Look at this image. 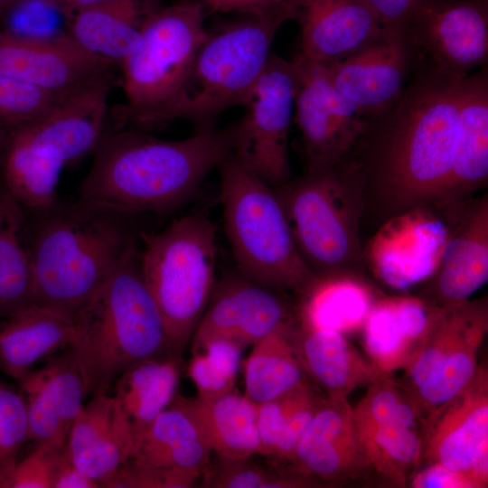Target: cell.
<instances>
[{
	"instance_id": "9c48e42d",
	"label": "cell",
	"mask_w": 488,
	"mask_h": 488,
	"mask_svg": "<svg viewBox=\"0 0 488 488\" xmlns=\"http://www.w3.org/2000/svg\"><path fill=\"white\" fill-rule=\"evenodd\" d=\"M208 33L199 2L150 12L136 48L120 64L125 102L114 108V120L130 129H155L159 114L182 85Z\"/></svg>"
},
{
	"instance_id": "7c38bea8",
	"label": "cell",
	"mask_w": 488,
	"mask_h": 488,
	"mask_svg": "<svg viewBox=\"0 0 488 488\" xmlns=\"http://www.w3.org/2000/svg\"><path fill=\"white\" fill-rule=\"evenodd\" d=\"M451 204L418 206L388 218L368 242L363 260L373 276L395 290L431 278L450 234Z\"/></svg>"
},
{
	"instance_id": "9a60e30c",
	"label": "cell",
	"mask_w": 488,
	"mask_h": 488,
	"mask_svg": "<svg viewBox=\"0 0 488 488\" xmlns=\"http://www.w3.org/2000/svg\"><path fill=\"white\" fill-rule=\"evenodd\" d=\"M421 463L438 464L488 483V376L483 367L456 396L431 411L421 427Z\"/></svg>"
},
{
	"instance_id": "6da1fadb",
	"label": "cell",
	"mask_w": 488,
	"mask_h": 488,
	"mask_svg": "<svg viewBox=\"0 0 488 488\" xmlns=\"http://www.w3.org/2000/svg\"><path fill=\"white\" fill-rule=\"evenodd\" d=\"M463 78L418 61L399 99L371 120L354 150L364 195L371 192L389 217L441 202L453 166Z\"/></svg>"
},
{
	"instance_id": "ac0fdd59",
	"label": "cell",
	"mask_w": 488,
	"mask_h": 488,
	"mask_svg": "<svg viewBox=\"0 0 488 488\" xmlns=\"http://www.w3.org/2000/svg\"><path fill=\"white\" fill-rule=\"evenodd\" d=\"M211 296L192 337V352L217 339L254 345L296 319L275 290L241 275L223 280Z\"/></svg>"
},
{
	"instance_id": "83f0119b",
	"label": "cell",
	"mask_w": 488,
	"mask_h": 488,
	"mask_svg": "<svg viewBox=\"0 0 488 488\" xmlns=\"http://www.w3.org/2000/svg\"><path fill=\"white\" fill-rule=\"evenodd\" d=\"M73 316L59 308L33 303L0 324V370L20 380L34 364L62 346H70Z\"/></svg>"
},
{
	"instance_id": "ba28073f",
	"label": "cell",
	"mask_w": 488,
	"mask_h": 488,
	"mask_svg": "<svg viewBox=\"0 0 488 488\" xmlns=\"http://www.w3.org/2000/svg\"><path fill=\"white\" fill-rule=\"evenodd\" d=\"M140 239L143 277L163 317L172 354L180 357L214 290L215 227L203 215L188 214Z\"/></svg>"
},
{
	"instance_id": "5b68a950",
	"label": "cell",
	"mask_w": 488,
	"mask_h": 488,
	"mask_svg": "<svg viewBox=\"0 0 488 488\" xmlns=\"http://www.w3.org/2000/svg\"><path fill=\"white\" fill-rule=\"evenodd\" d=\"M225 232L240 275L301 294L315 278L295 245L274 188L231 153L218 166Z\"/></svg>"
},
{
	"instance_id": "d590c367",
	"label": "cell",
	"mask_w": 488,
	"mask_h": 488,
	"mask_svg": "<svg viewBox=\"0 0 488 488\" xmlns=\"http://www.w3.org/2000/svg\"><path fill=\"white\" fill-rule=\"evenodd\" d=\"M323 398L317 386L308 380L285 395L258 404L262 455L294 465L297 443Z\"/></svg>"
},
{
	"instance_id": "e575fe53",
	"label": "cell",
	"mask_w": 488,
	"mask_h": 488,
	"mask_svg": "<svg viewBox=\"0 0 488 488\" xmlns=\"http://www.w3.org/2000/svg\"><path fill=\"white\" fill-rule=\"evenodd\" d=\"M116 380L114 397L129 421L135 438L177 394L180 357L143 361L126 370Z\"/></svg>"
},
{
	"instance_id": "7402d4cb",
	"label": "cell",
	"mask_w": 488,
	"mask_h": 488,
	"mask_svg": "<svg viewBox=\"0 0 488 488\" xmlns=\"http://www.w3.org/2000/svg\"><path fill=\"white\" fill-rule=\"evenodd\" d=\"M28 416V441L64 445L86 397L84 382L68 350L20 380Z\"/></svg>"
},
{
	"instance_id": "f35d334b",
	"label": "cell",
	"mask_w": 488,
	"mask_h": 488,
	"mask_svg": "<svg viewBox=\"0 0 488 488\" xmlns=\"http://www.w3.org/2000/svg\"><path fill=\"white\" fill-rule=\"evenodd\" d=\"M218 458L203 472L202 484L211 488H303L319 483L298 471L277 470L250 460Z\"/></svg>"
},
{
	"instance_id": "8fae6325",
	"label": "cell",
	"mask_w": 488,
	"mask_h": 488,
	"mask_svg": "<svg viewBox=\"0 0 488 488\" xmlns=\"http://www.w3.org/2000/svg\"><path fill=\"white\" fill-rule=\"evenodd\" d=\"M293 61L297 70L293 117L305 173L334 168L352 155L371 120L335 89L323 64L297 55Z\"/></svg>"
},
{
	"instance_id": "8992f818",
	"label": "cell",
	"mask_w": 488,
	"mask_h": 488,
	"mask_svg": "<svg viewBox=\"0 0 488 488\" xmlns=\"http://www.w3.org/2000/svg\"><path fill=\"white\" fill-rule=\"evenodd\" d=\"M288 14L244 16L208 33L182 85L159 114L156 128L185 120L196 132L216 128L221 115L242 106L263 71Z\"/></svg>"
},
{
	"instance_id": "30bf717a",
	"label": "cell",
	"mask_w": 488,
	"mask_h": 488,
	"mask_svg": "<svg viewBox=\"0 0 488 488\" xmlns=\"http://www.w3.org/2000/svg\"><path fill=\"white\" fill-rule=\"evenodd\" d=\"M296 86L295 62L270 55L237 120L233 155L272 187L292 179L288 137Z\"/></svg>"
},
{
	"instance_id": "f6af8a7d",
	"label": "cell",
	"mask_w": 488,
	"mask_h": 488,
	"mask_svg": "<svg viewBox=\"0 0 488 488\" xmlns=\"http://www.w3.org/2000/svg\"><path fill=\"white\" fill-rule=\"evenodd\" d=\"M409 484L415 488H481L471 475L438 464L426 465L416 471Z\"/></svg>"
},
{
	"instance_id": "b9f144b4",
	"label": "cell",
	"mask_w": 488,
	"mask_h": 488,
	"mask_svg": "<svg viewBox=\"0 0 488 488\" xmlns=\"http://www.w3.org/2000/svg\"><path fill=\"white\" fill-rule=\"evenodd\" d=\"M65 445L37 444V447L22 461L15 463L14 459L0 464V487L52 488L58 455Z\"/></svg>"
},
{
	"instance_id": "60d3db41",
	"label": "cell",
	"mask_w": 488,
	"mask_h": 488,
	"mask_svg": "<svg viewBox=\"0 0 488 488\" xmlns=\"http://www.w3.org/2000/svg\"><path fill=\"white\" fill-rule=\"evenodd\" d=\"M202 474L183 468H163L129 457L106 481V488H191Z\"/></svg>"
},
{
	"instance_id": "f907efd6",
	"label": "cell",
	"mask_w": 488,
	"mask_h": 488,
	"mask_svg": "<svg viewBox=\"0 0 488 488\" xmlns=\"http://www.w3.org/2000/svg\"><path fill=\"white\" fill-rule=\"evenodd\" d=\"M5 0H0V10H1V8H2L4 3H5Z\"/></svg>"
},
{
	"instance_id": "cb8c5ba5",
	"label": "cell",
	"mask_w": 488,
	"mask_h": 488,
	"mask_svg": "<svg viewBox=\"0 0 488 488\" xmlns=\"http://www.w3.org/2000/svg\"><path fill=\"white\" fill-rule=\"evenodd\" d=\"M439 306L408 296L378 298L361 327L369 360L386 375L405 370L421 349Z\"/></svg>"
},
{
	"instance_id": "d6a6232c",
	"label": "cell",
	"mask_w": 488,
	"mask_h": 488,
	"mask_svg": "<svg viewBox=\"0 0 488 488\" xmlns=\"http://www.w3.org/2000/svg\"><path fill=\"white\" fill-rule=\"evenodd\" d=\"M218 458L243 459L262 455L258 404L235 390L205 400L187 398Z\"/></svg>"
},
{
	"instance_id": "f546056e",
	"label": "cell",
	"mask_w": 488,
	"mask_h": 488,
	"mask_svg": "<svg viewBox=\"0 0 488 488\" xmlns=\"http://www.w3.org/2000/svg\"><path fill=\"white\" fill-rule=\"evenodd\" d=\"M155 9L142 0H109L75 12L67 33L86 51L120 65L136 48L144 19Z\"/></svg>"
},
{
	"instance_id": "ee69618b",
	"label": "cell",
	"mask_w": 488,
	"mask_h": 488,
	"mask_svg": "<svg viewBox=\"0 0 488 488\" xmlns=\"http://www.w3.org/2000/svg\"><path fill=\"white\" fill-rule=\"evenodd\" d=\"M214 13L239 14L244 16H269L288 14L293 20V0H202Z\"/></svg>"
},
{
	"instance_id": "e0dca14e",
	"label": "cell",
	"mask_w": 488,
	"mask_h": 488,
	"mask_svg": "<svg viewBox=\"0 0 488 488\" xmlns=\"http://www.w3.org/2000/svg\"><path fill=\"white\" fill-rule=\"evenodd\" d=\"M417 62L405 35L388 31L352 54L323 65L335 89L372 120L399 99Z\"/></svg>"
},
{
	"instance_id": "7dc6e473",
	"label": "cell",
	"mask_w": 488,
	"mask_h": 488,
	"mask_svg": "<svg viewBox=\"0 0 488 488\" xmlns=\"http://www.w3.org/2000/svg\"><path fill=\"white\" fill-rule=\"evenodd\" d=\"M99 484L84 474L72 462L67 443L56 462L52 488H99Z\"/></svg>"
},
{
	"instance_id": "603a6c76",
	"label": "cell",
	"mask_w": 488,
	"mask_h": 488,
	"mask_svg": "<svg viewBox=\"0 0 488 488\" xmlns=\"http://www.w3.org/2000/svg\"><path fill=\"white\" fill-rule=\"evenodd\" d=\"M133 441L131 425L114 395L97 392L82 405L67 447L74 465L101 487L129 458Z\"/></svg>"
},
{
	"instance_id": "3957f363",
	"label": "cell",
	"mask_w": 488,
	"mask_h": 488,
	"mask_svg": "<svg viewBox=\"0 0 488 488\" xmlns=\"http://www.w3.org/2000/svg\"><path fill=\"white\" fill-rule=\"evenodd\" d=\"M27 211L36 303L72 316L138 246L128 215L79 201Z\"/></svg>"
},
{
	"instance_id": "4fadbf2b",
	"label": "cell",
	"mask_w": 488,
	"mask_h": 488,
	"mask_svg": "<svg viewBox=\"0 0 488 488\" xmlns=\"http://www.w3.org/2000/svg\"><path fill=\"white\" fill-rule=\"evenodd\" d=\"M113 83L111 74L67 93L44 117L14 129L13 140L38 164L61 173L96 148Z\"/></svg>"
},
{
	"instance_id": "484cf974",
	"label": "cell",
	"mask_w": 488,
	"mask_h": 488,
	"mask_svg": "<svg viewBox=\"0 0 488 488\" xmlns=\"http://www.w3.org/2000/svg\"><path fill=\"white\" fill-rule=\"evenodd\" d=\"M212 453L209 439L187 398L173 401L134 438L131 458L163 468H183L202 474Z\"/></svg>"
},
{
	"instance_id": "5bb4252c",
	"label": "cell",
	"mask_w": 488,
	"mask_h": 488,
	"mask_svg": "<svg viewBox=\"0 0 488 488\" xmlns=\"http://www.w3.org/2000/svg\"><path fill=\"white\" fill-rule=\"evenodd\" d=\"M402 33L418 61L465 77L487 64L488 0H423Z\"/></svg>"
},
{
	"instance_id": "d4e9b609",
	"label": "cell",
	"mask_w": 488,
	"mask_h": 488,
	"mask_svg": "<svg viewBox=\"0 0 488 488\" xmlns=\"http://www.w3.org/2000/svg\"><path fill=\"white\" fill-rule=\"evenodd\" d=\"M488 179V70L486 65L462 79L455 155L440 202L465 199Z\"/></svg>"
},
{
	"instance_id": "74e56055",
	"label": "cell",
	"mask_w": 488,
	"mask_h": 488,
	"mask_svg": "<svg viewBox=\"0 0 488 488\" xmlns=\"http://www.w3.org/2000/svg\"><path fill=\"white\" fill-rule=\"evenodd\" d=\"M243 348L223 339L210 341L195 351L187 375L201 399L210 400L234 390Z\"/></svg>"
},
{
	"instance_id": "c3c4849f",
	"label": "cell",
	"mask_w": 488,
	"mask_h": 488,
	"mask_svg": "<svg viewBox=\"0 0 488 488\" xmlns=\"http://www.w3.org/2000/svg\"><path fill=\"white\" fill-rule=\"evenodd\" d=\"M63 11L69 21L75 12L80 9L104 3L109 0H54ZM152 8H155V0H142Z\"/></svg>"
},
{
	"instance_id": "1f68e13d",
	"label": "cell",
	"mask_w": 488,
	"mask_h": 488,
	"mask_svg": "<svg viewBox=\"0 0 488 488\" xmlns=\"http://www.w3.org/2000/svg\"><path fill=\"white\" fill-rule=\"evenodd\" d=\"M36 302L25 208L0 185V318Z\"/></svg>"
},
{
	"instance_id": "681fc988",
	"label": "cell",
	"mask_w": 488,
	"mask_h": 488,
	"mask_svg": "<svg viewBox=\"0 0 488 488\" xmlns=\"http://www.w3.org/2000/svg\"><path fill=\"white\" fill-rule=\"evenodd\" d=\"M11 131V129H9L7 127H5L3 123L0 122V161Z\"/></svg>"
},
{
	"instance_id": "ffe728a7",
	"label": "cell",
	"mask_w": 488,
	"mask_h": 488,
	"mask_svg": "<svg viewBox=\"0 0 488 488\" xmlns=\"http://www.w3.org/2000/svg\"><path fill=\"white\" fill-rule=\"evenodd\" d=\"M300 27L297 56L329 64L379 38L386 29L358 0H293Z\"/></svg>"
},
{
	"instance_id": "d6986e66",
	"label": "cell",
	"mask_w": 488,
	"mask_h": 488,
	"mask_svg": "<svg viewBox=\"0 0 488 488\" xmlns=\"http://www.w3.org/2000/svg\"><path fill=\"white\" fill-rule=\"evenodd\" d=\"M295 470L317 481L362 478L372 472L347 397H324L295 452Z\"/></svg>"
},
{
	"instance_id": "ab89813d",
	"label": "cell",
	"mask_w": 488,
	"mask_h": 488,
	"mask_svg": "<svg viewBox=\"0 0 488 488\" xmlns=\"http://www.w3.org/2000/svg\"><path fill=\"white\" fill-rule=\"evenodd\" d=\"M67 93L47 91L0 74V122L11 130L32 124Z\"/></svg>"
},
{
	"instance_id": "7a4b0ae2",
	"label": "cell",
	"mask_w": 488,
	"mask_h": 488,
	"mask_svg": "<svg viewBox=\"0 0 488 488\" xmlns=\"http://www.w3.org/2000/svg\"><path fill=\"white\" fill-rule=\"evenodd\" d=\"M236 133L237 121L180 140L130 128L104 132L78 201L128 216L171 211L232 153Z\"/></svg>"
},
{
	"instance_id": "8d00e7d4",
	"label": "cell",
	"mask_w": 488,
	"mask_h": 488,
	"mask_svg": "<svg viewBox=\"0 0 488 488\" xmlns=\"http://www.w3.org/2000/svg\"><path fill=\"white\" fill-rule=\"evenodd\" d=\"M355 426L371 470L392 484H408L421 463V428L395 420Z\"/></svg>"
},
{
	"instance_id": "bcb514c9",
	"label": "cell",
	"mask_w": 488,
	"mask_h": 488,
	"mask_svg": "<svg viewBox=\"0 0 488 488\" xmlns=\"http://www.w3.org/2000/svg\"><path fill=\"white\" fill-rule=\"evenodd\" d=\"M388 30L402 33L423 0H358Z\"/></svg>"
},
{
	"instance_id": "836d02e7",
	"label": "cell",
	"mask_w": 488,
	"mask_h": 488,
	"mask_svg": "<svg viewBox=\"0 0 488 488\" xmlns=\"http://www.w3.org/2000/svg\"><path fill=\"white\" fill-rule=\"evenodd\" d=\"M298 321L288 322L256 343L244 365L245 395L261 404L298 388L308 378L294 344Z\"/></svg>"
},
{
	"instance_id": "44dd1931",
	"label": "cell",
	"mask_w": 488,
	"mask_h": 488,
	"mask_svg": "<svg viewBox=\"0 0 488 488\" xmlns=\"http://www.w3.org/2000/svg\"><path fill=\"white\" fill-rule=\"evenodd\" d=\"M433 277L439 305L465 301L486 284L487 194L474 200L451 202L450 234Z\"/></svg>"
},
{
	"instance_id": "4316f807",
	"label": "cell",
	"mask_w": 488,
	"mask_h": 488,
	"mask_svg": "<svg viewBox=\"0 0 488 488\" xmlns=\"http://www.w3.org/2000/svg\"><path fill=\"white\" fill-rule=\"evenodd\" d=\"M294 344L305 374L327 396L348 397L355 389L389 376L361 356L340 333L298 323Z\"/></svg>"
},
{
	"instance_id": "4dcf8cb0",
	"label": "cell",
	"mask_w": 488,
	"mask_h": 488,
	"mask_svg": "<svg viewBox=\"0 0 488 488\" xmlns=\"http://www.w3.org/2000/svg\"><path fill=\"white\" fill-rule=\"evenodd\" d=\"M487 330L486 297L440 305L421 349L405 369L401 384L412 391L462 347L483 341Z\"/></svg>"
},
{
	"instance_id": "7bdbcfd3",
	"label": "cell",
	"mask_w": 488,
	"mask_h": 488,
	"mask_svg": "<svg viewBox=\"0 0 488 488\" xmlns=\"http://www.w3.org/2000/svg\"><path fill=\"white\" fill-rule=\"evenodd\" d=\"M28 441V416L24 397L0 381V464L14 459Z\"/></svg>"
},
{
	"instance_id": "52a82bcc",
	"label": "cell",
	"mask_w": 488,
	"mask_h": 488,
	"mask_svg": "<svg viewBox=\"0 0 488 488\" xmlns=\"http://www.w3.org/2000/svg\"><path fill=\"white\" fill-rule=\"evenodd\" d=\"M298 253L315 276L357 271L363 265L359 222L364 175L352 156L340 165L273 187Z\"/></svg>"
},
{
	"instance_id": "2e32d148",
	"label": "cell",
	"mask_w": 488,
	"mask_h": 488,
	"mask_svg": "<svg viewBox=\"0 0 488 488\" xmlns=\"http://www.w3.org/2000/svg\"><path fill=\"white\" fill-rule=\"evenodd\" d=\"M114 63L80 47L68 33L0 32V74L54 93H67L113 74Z\"/></svg>"
},
{
	"instance_id": "277c9868",
	"label": "cell",
	"mask_w": 488,
	"mask_h": 488,
	"mask_svg": "<svg viewBox=\"0 0 488 488\" xmlns=\"http://www.w3.org/2000/svg\"><path fill=\"white\" fill-rule=\"evenodd\" d=\"M69 346L85 396L108 392L131 366L172 354L165 325L143 277L137 246L73 314Z\"/></svg>"
},
{
	"instance_id": "f1b7e54d",
	"label": "cell",
	"mask_w": 488,
	"mask_h": 488,
	"mask_svg": "<svg viewBox=\"0 0 488 488\" xmlns=\"http://www.w3.org/2000/svg\"><path fill=\"white\" fill-rule=\"evenodd\" d=\"M300 295L299 324L343 335L361 329L378 299L357 271L316 276Z\"/></svg>"
}]
</instances>
